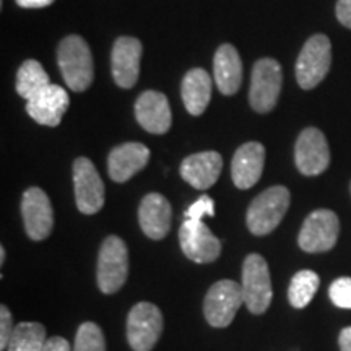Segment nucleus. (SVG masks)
I'll use <instances>...</instances> for the list:
<instances>
[{
	"label": "nucleus",
	"mask_w": 351,
	"mask_h": 351,
	"mask_svg": "<svg viewBox=\"0 0 351 351\" xmlns=\"http://www.w3.org/2000/svg\"><path fill=\"white\" fill-rule=\"evenodd\" d=\"M75 202L82 213L95 215L104 205V184L95 165L88 158H77L73 163Z\"/></svg>",
	"instance_id": "9d476101"
},
{
	"label": "nucleus",
	"mask_w": 351,
	"mask_h": 351,
	"mask_svg": "<svg viewBox=\"0 0 351 351\" xmlns=\"http://www.w3.org/2000/svg\"><path fill=\"white\" fill-rule=\"evenodd\" d=\"M140 57H142V43L137 38L122 36L116 39L112 46L111 64L112 77L117 86L132 88L138 80Z\"/></svg>",
	"instance_id": "4468645a"
},
{
	"label": "nucleus",
	"mask_w": 351,
	"mask_h": 351,
	"mask_svg": "<svg viewBox=\"0 0 351 351\" xmlns=\"http://www.w3.org/2000/svg\"><path fill=\"white\" fill-rule=\"evenodd\" d=\"M43 351H70V343L62 337H52L47 339Z\"/></svg>",
	"instance_id": "7c9ffc66"
},
{
	"label": "nucleus",
	"mask_w": 351,
	"mask_h": 351,
	"mask_svg": "<svg viewBox=\"0 0 351 351\" xmlns=\"http://www.w3.org/2000/svg\"><path fill=\"white\" fill-rule=\"evenodd\" d=\"M244 304L252 314H263L270 307L274 289L270 282L269 263L258 254L245 257L243 265Z\"/></svg>",
	"instance_id": "423d86ee"
},
{
	"label": "nucleus",
	"mask_w": 351,
	"mask_h": 351,
	"mask_svg": "<svg viewBox=\"0 0 351 351\" xmlns=\"http://www.w3.org/2000/svg\"><path fill=\"white\" fill-rule=\"evenodd\" d=\"M350 191H351V186H350Z\"/></svg>",
	"instance_id": "f704fd0d"
},
{
	"label": "nucleus",
	"mask_w": 351,
	"mask_h": 351,
	"mask_svg": "<svg viewBox=\"0 0 351 351\" xmlns=\"http://www.w3.org/2000/svg\"><path fill=\"white\" fill-rule=\"evenodd\" d=\"M52 2H54V0H16V3H19L21 8H44L51 5Z\"/></svg>",
	"instance_id": "2f4dec72"
},
{
	"label": "nucleus",
	"mask_w": 351,
	"mask_h": 351,
	"mask_svg": "<svg viewBox=\"0 0 351 351\" xmlns=\"http://www.w3.org/2000/svg\"><path fill=\"white\" fill-rule=\"evenodd\" d=\"M135 117L138 124L150 134H166L173 122L168 98L160 91H145L135 103Z\"/></svg>",
	"instance_id": "f3484780"
},
{
	"label": "nucleus",
	"mask_w": 351,
	"mask_h": 351,
	"mask_svg": "<svg viewBox=\"0 0 351 351\" xmlns=\"http://www.w3.org/2000/svg\"><path fill=\"white\" fill-rule=\"evenodd\" d=\"M283 73L280 64L275 59L265 57L254 64L249 90V103L258 114L270 112L276 106V101L282 91Z\"/></svg>",
	"instance_id": "39448f33"
},
{
	"label": "nucleus",
	"mask_w": 351,
	"mask_h": 351,
	"mask_svg": "<svg viewBox=\"0 0 351 351\" xmlns=\"http://www.w3.org/2000/svg\"><path fill=\"white\" fill-rule=\"evenodd\" d=\"M295 161L304 176H319L330 165V150L326 135L315 127H307L296 140Z\"/></svg>",
	"instance_id": "9b49d317"
},
{
	"label": "nucleus",
	"mask_w": 351,
	"mask_h": 351,
	"mask_svg": "<svg viewBox=\"0 0 351 351\" xmlns=\"http://www.w3.org/2000/svg\"><path fill=\"white\" fill-rule=\"evenodd\" d=\"M73 351H106L103 330L93 322H85L78 327Z\"/></svg>",
	"instance_id": "a878e982"
},
{
	"label": "nucleus",
	"mask_w": 351,
	"mask_h": 351,
	"mask_svg": "<svg viewBox=\"0 0 351 351\" xmlns=\"http://www.w3.org/2000/svg\"><path fill=\"white\" fill-rule=\"evenodd\" d=\"M186 219H195V221H202L204 217H215V202L212 197L202 195L199 200H195L194 204L191 205L186 210Z\"/></svg>",
	"instance_id": "cd10ccee"
},
{
	"label": "nucleus",
	"mask_w": 351,
	"mask_h": 351,
	"mask_svg": "<svg viewBox=\"0 0 351 351\" xmlns=\"http://www.w3.org/2000/svg\"><path fill=\"white\" fill-rule=\"evenodd\" d=\"M340 232L339 217L332 210H315L304 219L298 236V244L304 252L319 254L330 251Z\"/></svg>",
	"instance_id": "0eeeda50"
},
{
	"label": "nucleus",
	"mask_w": 351,
	"mask_h": 351,
	"mask_svg": "<svg viewBox=\"0 0 351 351\" xmlns=\"http://www.w3.org/2000/svg\"><path fill=\"white\" fill-rule=\"evenodd\" d=\"M13 332H15V327H13L12 314L8 307L2 304L0 306V350H7Z\"/></svg>",
	"instance_id": "c85d7f7f"
},
{
	"label": "nucleus",
	"mask_w": 351,
	"mask_h": 351,
	"mask_svg": "<svg viewBox=\"0 0 351 351\" xmlns=\"http://www.w3.org/2000/svg\"><path fill=\"white\" fill-rule=\"evenodd\" d=\"M328 295L333 304L340 309H351V278L350 276H340L332 282L328 288Z\"/></svg>",
	"instance_id": "bb28decb"
},
{
	"label": "nucleus",
	"mask_w": 351,
	"mask_h": 351,
	"mask_svg": "<svg viewBox=\"0 0 351 351\" xmlns=\"http://www.w3.org/2000/svg\"><path fill=\"white\" fill-rule=\"evenodd\" d=\"M179 243L187 258L197 263H210L221 254V244L204 221L186 219L179 230Z\"/></svg>",
	"instance_id": "f8f14e48"
},
{
	"label": "nucleus",
	"mask_w": 351,
	"mask_h": 351,
	"mask_svg": "<svg viewBox=\"0 0 351 351\" xmlns=\"http://www.w3.org/2000/svg\"><path fill=\"white\" fill-rule=\"evenodd\" d=\"M5 262V249L0 247V263Z\"/></svg>",
	"instance_id": "72a5a7b5"
},
{
	"label": "nucleus",
	"mask_w": 351,
	"mask_h": 351,
	"mask_svg": "<svg viewBox=\"0 0 351 351\" xmlns=\"http://www.w3.org/2000/svg\"><path fill=\"white\" fill-rule=\"evenodd\" d=\"M320 285L319 275L313 270H301L291 278L288 288L289 304L296 309H302L313 301Z\"/></svg>",
	"instance_id": "393cba45"
},
{
	"label": "nucleus",
	"mask_w": 351,
	"mask_h": 351,
	"mask_svg": "<svg viewBox=\"0 0 351 351\" xmlns=\"http://www.w3.org/2000/svg\"><path fill=\"white\" fill-rule=\"evenodd\" d=\"M129 274V252L119 236H108L98 256V287L106 295L119 291Z\"/></svg>",
	"instance_id": "20e7f679"
},
{
	"label": "nucleus",
	"mask_w": 351,
	"mask_h": 351,
	"mask_svg": "<svg viewBox=\"0 0 351 351\" xmlns=\"http://www.w3.org/2000/svg\"><path fill=\"white\" fill-rule=\"evenodd\" d=\"M150 161V150L143 143L129 142L112 148L108 158V173L114 182H127Z\"/></svg>",
	"instance_id": "a211bd4d"
},
{
	"label": "nucleus",
	"mask_w": 351,
	"mask_h": 351,
	"mask_svg": "<svg viewBox=\"0 0 351 351\" xmlns=\"http://www.w3.org/2000/svg\"><path fill=\"white\" fill-rule=\"evenodd\" d=\"M46 341V328L41 324L20 322L15 326L7 351H43Z\"/></svg>",
	"instance_id": "b1692460"
},
{
	"label": "nucleus",
	"mask_w": 351,
	"mask_h": 351,
	"mask_svg": "<svg viewBox=\"0 0 351 351\" xmlns=\"http://www.w3.org/2000/svg\"><path fill=\"white\" fill-rule=\"evenodd\" d=\"M244 302L243 287L232 280H221L210 287L204 302V314L212 327H228Z\"/></svg>",
	"instance_id": "1a4fd4ad"
},
{
	"label": "nucleus",
	"mask_w": 351,
	"mask_h": 351,
	"mask_svg": "<svg viewBox=\"0 0 351 351\" xmlns=\"http://www.w3.org/2000/svg\"><path fill=\"white\" fill-rule=\"evenodd\" d=\"M181 95L191 116H200L212 98V77L204 69L189 70L182 80Z\"/></svg>",
	"instance_id": "4be33fe9"
},
{
	"label": "nucleus",
	"mask_w": 351,
	"mask_h": 351,
	"mask_svg": "<svg viewBox=\"0 0 351 351\" xmlns=\"http://www.w3.org/2000/svg\"><path fill=\"white\" fill-rule=\"evenodd\" d=\"M291 194L287 187L274 186L258 194L247 210V228L252 234L265 236L282 223L288 212Z\"/></svg>",
	"instance_id": "f03ea898"
},
{
	"label": "nucleus",
	"mask_w": 351,
	"mask_h": 351,
	"mask_svg": "<svg viewBox=\"0 0 351 351\" xmlns=\"http://www.w3.org/2000/svg\"><path fill=\"white\" fill-rule=\"evenodd\" d=\"M337 19L345 28L351 29V0H339L335 7Z\"/></svg>",
	"instance_id": "c756f323"
},
{
	"label": "nucleus",
	"mask_w": 351,
	"mask_h": 351,
	"mask_svg": "<svg viewBox=\"0 0 351 351\" xmlns=\"http://www.w3.org/2000/svg\"><path fill=\"white\" fill-rule=\"evenodd\" d=\"M215 82L223 95H234L243 83V62L231 44H221L213 59Z\"/></svg>",
	"instance_id": "412c9836"
},
{
	"label": "nucleus",
	"mask_w": 351,
	"mask_h": 351,
	"mask_svg": "<svg viewBox=\"0 0 351 351\" xmlns=\"http://www.w3.org/2000/svg\"><path fill=\"white\" fill-rule=\"evenodd\" d=\"M21 215H23L26 234L33 241L49 238L54 226V212L49 197L39 187H29L21 199Z\"/></svg>",
	"instance_id": "ddd939ff"
},
{
	"label": "nucleus",
	"mask_w": 351,
	"mask_h": 351,
	"mask_svg": "<svg viewBox=\"0 0 351 351\" xmlns=\"http://www.w3.org/2000/svg\"><path fill=\"white\" fill-rule=\"evenodd\" d=\"M223 169V158L217 152H202L187 156L181 163V176L199 191H207L218 181Z\"/></svg>",
	"instance_id": "6ab92c4d"
},
{
	"label": "nucleus",
	"mask_w": 351,
	"mask_h": 351,
	"mask_svg": "<svg viewBox=\"0 0 351 351\" xmlns=\"http://www.w3.org/2000/svg\"><path fill=\"white\" fill-rule=\"evenodd\" d=\"M339 345L341 351H351V327H346L340 332Z\"/></svg>",
	"instance_id": "473e14b6"
},
{
	"label": "nucleus",
	"mask_w": 351,
	"mask_h": 351,
	"mask_svg": "<svg viewBox=\"0 0 351 351\" xmlns=\"http://www.w3.org/2000/svg\"><path fill=\"white\" fill-rule=\"evenodd\" d=\"M51 85L49 75L38 60H26L16 73V93L26 101L33 99L44 88Z\"/></svg>",
	"instance_id": "5701e85b"
},
{
	"label": "nucleus",
	"mask_w": 351,
	"mask_h": 351,
	"mask_svg": "<svg viewBox=\"0 0 351 351\" xmlns=\"http://www.w3.org/2000/svg\"><path fill=\"white\" fill-rule=\"evenodd\" d=\"M57 62L65 83L72 91H85L93 82V56L85 39L77 34H70L60 41Z\"/></svg>",
	"instance_id": "f257e3e1"
},
{
	"label": "nucleus",
	"mask_w": 351,
	"mask_h": 351,
	"mask_svg": "<svg viewBox=\"0 0 351 351\" xmlns=\"http://www.w3.org/2000/svg\"><path fill=\"white\" fill-rule=\"evenodd\" d=\"M69 93L59 85L44 88L33 99L26 103V112L33 117L38 124L47 127H57L62 121V116L69 109Z\"/></svg>",
	"instance_id": "2eb2a0df"
},
{
	"label": "nucleus",
	"mask_w": 351,
	"mask_h": 351,
	"mask_svg": "<svg viewBox=\"0 0 351 351\" xmlns=\"http://www.w3.org/2000/svg\"><path fill=\"white\" fill-rule=\"evenodd\" d=\"M332 65V44L326 34L307 39L296 60V80L302 90H313L327 77Z\"/></svg>",
	"instance_id": "7ed1b4c3"
},
{
	"label": "nucleus",
	"mask_w": 351,
	"mask_h": 351,
	"mask_svg": "<svg viewBox=\"0 0 351 351\" xmlns=\"http://www.w3.org/2000/svg\"><path fill=\"white\" fill-rule=\"evenodd\" d=\"M173 210L161 194H148L140 202V228L150 239H163L171 230Z\"/></svg>",
	"instance_id": "aec40b11"
},
{
	"label": "nucleus",
	"mask_w": 351,
	"mask_h": 351,
	"mask_svg": "<svg viewBox=\"0 0 351 351\" xmlns=\"http://www.w3.org/2000/svg\"><path fill=\"white\" fill-rule=\"evenodd\" d=\"M163 332V314L152 302H138L127 317V340L134 351H150Z\"/></svg>",
	"instance_id": "6e6552de"
},
{
	"label": "nucleus",
	"mask_w": 351,
	"mask_h": 351,
	"mask_svg": "<svg viewBox=\"0 0 351 351\" xmlns=\"http://www.w3.org/2000/svg\"><path fill=\"white\" fill-rule=\"evenodd\" d=\"M265 165V148L258 142H247L236 150L231 163V178L238 189H251L261 179Z\"/></svg>",
	"instance_id": "dca6fc26"
}]
</instances>
